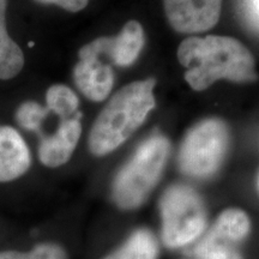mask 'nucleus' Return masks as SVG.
Returning a JSON list of instances; mask_svg holds the SVG:
<instances>
[{"label":"nucleus","mask_w":259,"mask_h":259,"mask_svg":"<svg viewBox=\"0 0 259 259\" xmlns=\"http://www.w3.org/2000/svg\"><path fill=\"white\" fill-rule=\"evenodd\" d=\"M178 60L185 79L196 92H203L219 79L236 83L255 82V60L240 41L231 36H190L178 48Z\"/></svg>","instance_id":"f257e3e1"},{"label":"nucleus","mask_w":259,"mask_h":259,"mask_svg":"<svg viewBox=\"0 0 259 259\" xmlns=\"http://www.w3.org/2000/svg\"><path fill=\"white\" fill-rule=\"evenodd\" d=\"M155 84L154 78L137 80L113 95L90 130V153L95 156L111 154L134 135L156 105Z\"/></svg>","instance_id":"f03ea898"},{"label":"nucleus","mask_w":259,"mask_h":259,"mask_svg":"<svg viewBox=\"0 0 259 259\" xmlns=\"http://www.w3.org/2000/svg\"><path fill=\"white\" fill-rule=\"evenodd\" d=\"M169 141L162 135L145 139L113 180L112 199L121 210L143 205L160 181L169 156Z\"/></svg>","instance_id":"7ed1b4c3"},{"label":"nucleus","mask_w":259,"mask_h":259,"mask_svg":"<svg viewBox=\"0 0 259 259\" xmlns=\"http://www.w3.org/2000/svg\"><path fill=\"white\" fill-rule=\"evenodd\" d=\"M161 242L169 250L190 248L208 229V211L192 186L174 184L160 198Z\"/></svg>","instance_id":"20e7f679"},{"label":"nucleus","mask_w":259,"mask_h":259,"mask_svg":"<svg viewBox=\"0 0 259 259\" xmlns=\"http://www.w3.org/2000/svg\"><path fill=\"white\" fill-rule=\"evenodd\" d=\"M229 143L226 122L218 118L199 121L181 142L178 164L181 173L193 179H209L225 161Z\"/></svg>","instance_id":"39448f33"},{"label":"nucleus","mask_w":259,"mask_h":259,"mask_svg":"<svg viewBox=\"0 0 259 259\" xmlns=\"http://www.w3.org/2000/svg\"><path fill=\"white\" fill-rule=\"evenodd\" d=\"M164 12L174 30L197 34L218 24L222 0H163Z\"/></svg>","instance_id":"423d86ee"},{"label":"nucleus","mask_w":259,"mask_h":259,"mask_svg":"<svg viewBox=\"0 0 259 259\" xmlns=\"http://www.w3.org/2000/svg\"><path fill=\"white\" fill-rule=\"evenodd\" d=\"M145 42L144 30L137 21L126 23L114 37H99L79 50L80 54L105 56L116 66L126 67L137 59Z\"/></svg>","instance_id":"0eeeda50"},{"label":"nucleus","mask_w":259,"mask_h":259,"mask_svg":"<svg viewBox=\"0 0 259 259\" xmlns=\"http://www.w3.org/2000/svg\"><path fill=\"white\" fill-rule=\"evenodd\" d=\"M80 116L82 113L78 112L71 119L61 120L59 127L53 135L41 136L38 158L42 164L57 168L70 160L82 135Z\"/></svg>","instance_id":"6e6552de"},{"label":"nucleus","mask_w":259,"mask_h":259,"mask_svg":"<svg viewBox=\"0 0 259 259\" xmlns=\"http://www.w3.org/2000/svg\"><path fill=\"white\" fill-rule=\"evenodd\" d=\"M79 61L73 69V79L84 96L95 102L106 100L114 84L111 65L102 63L100 57L78 53Z\"/></svg>","instance_id":"1a4fd4ad"},{"label":"nucleus","mask_w":259,"mask_h":259,"mask_svg":"<svg viewBox=\"0 0 259 259\" xmlns=\"http://www.w3.org/2000/svg\"><path fill=\"white\" fill-rule=\"evenodd\" d=\"M31 166V155L17 130L0 126V183L18 179Z\"/></svg>","instance_id":"9d476101"},{"label":"nucleus","mask_w":259,"mask_h":259,"mask_svg":"<svg viewBox=\"0 0 259 259\" xmlns=\"http://www.w3.org/2000/svg\"><path fill=\"white\" fill-rule=\"evenodd\" d=\"M160 241L148 228H138L102 259H158Z\"/></svg>","instance_id":"9b49d317"},{"label":"nucleus","mask_w":259,"mask_h":259,"mask_svg":"<svg viewBox=\"0 0 259 259\" xmlns=\"http://www.w3.org/2000/svg\"><path fill=\"white\" fill-rule=\"evenodd\" d=\"M190 248L194 259H244L240 245L211 226Z\"/></svg>","instance_id":"f8f14e48"},{"label":"nucleus","mask_w":259,"mask_h":259,"mask_svg":"<svg viewBox=\"0 0 259 259\" xmlns=\"http://www.w3.org/2000/svg\"><path fill=\"white\" fill-rule=\"evenodd\" d=\"M8 0H0V79H11L24 66V54L21 47L10 37L6 28Z\"/></svg>","instance_id":"ddd939ff"},{"label":"nucleus","mask_w":259,"mask_h":259,"mask_svg":"<svg viewBox=\"0 0 259 259\" xmlns=\"http://www.w3.org/2000/svg\"><path fill=\"white\" fill-rule=\"evenodd\" d=\"M46 107L61 120L71 119L78 113V96L64 84H54L46 93Z\"/></svg>","instance_id":"4468645a"},{"label":"nucleus","mask_w":259,"mask_h":259,"mask_svg":"<svg viewBox=\"0 0 259 259\" xmlns=\"http://www.w3.org/2000/svg\"><path fill=\"white\" fill-rule=\"evenodd\" d=\"M0 259H69L66 251L56 242H42L30 251H2Z\"/></svg>","instance_id":"2eb2a0df"},{"label":"nucleus","mask_w":259,"mask_h":259,"mask_svg":"<svg viewBox=\"0 0 259 259\" xmlns=\"http://www.w3.org/2000/svg\"><path fill=\"white\" fill-rule=\"evenodd\" d=\"M50 113L47 107H42L35 101H27L18 107L16 120L22 128L41 135V125Z\"/></svg>","instance_id":"dca6fc26"},{"label":"nucleus","mask_w":259,"mask_h":259,"mask_svg":"<svg viewBox=\"0 0 259 259\" xmlns=\"http://www.w3.org/2000/svg\"><path fill=\"white\" fill-rule=\"evenodd\" d=\"M40 4H54L70 12H79L87 8L89 0H35Z\"/></svg>","instance_id":"f3484780"},{"label":"nucleus","mask_w":259,"mask_h":259,"mask_svg":"<svg viewBox=\"0 0 259 259\" xmlns=\"http://www.w3.org/2000/svg\"><path fill=\"white\" fill-rule=\"evenodd\" d=\"M257 189H258V192H259V173H258V177H257Z\"/></svg>","instance_id":"a211bd4d"},{"label":"nucleus","mask_w":259,"mask_h":259,"mask_svg":"<svg viewBox=\"0 0 259 259\" xmlns=\"http://www.w3.org/2000/svg\"><path fill=\"white\" fill-rule=\"evenodd\" d=\"M257 2V6H258V10H259V0H255Z\"/></svg>","instance_id":"6ab92c4d"},{"label":"nucleus","mask_w":259,"mask_h":259,"mask_svg":"<svg viewBox=\"0 0 259 259\" xmlns=\"http://www.w3.org/2000/svg\"><path fill=\"white\" fill-rule=\"evenodd\" d=\"M193 259H194V258H193Z\"/></svg>","instance_id":"aec40b11"}]
</instances>
